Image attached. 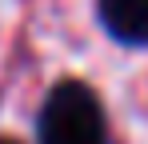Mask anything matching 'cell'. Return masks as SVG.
I'll return each instance as SVG.
<instances>
[{
  "instance_id": "obj_3",
  "label": "cell",
  "mask_w": 148,
  "mask_h": 144,
  "mask_svg": "<svg viewBox=\"0 0 148 144\" xmlns=\"http://www.w3.org/2000/svg\"><path fill=\"white\" fill-rule=\"evenodd\" d=\"M0 144H8V140H0Z\"/></svg>"
},
{
  "instance_id": "obj_2",
  "label": "cell",
  "mask_w": 148,
  "mask_h": 144,
  "mask_svg": "<svg viewBox=\"0 0 148 144\" xmlns=\"http://www.w3.org/2000/svg\"><path fill=\"white\" fill-rule=\"evenodd\" d=\"M100 20L124 44H148V0H100Z\"/></svg>"
},
{
  "instance_id": "obj_1",
  "label": "cell",
  "mask_w": 148,
  "mask_h": 144,
  "mask_svg": "<svg viewBox=\"0 0 148 144\" xmlns=\"http://www.w3.org/2000/svg\"><path fill=\"white\" fill-rule=\"evenodd\" d=\"M40 144H104V112L88 84H56L40 108Z\"/></svg>"
}]
</instances>
